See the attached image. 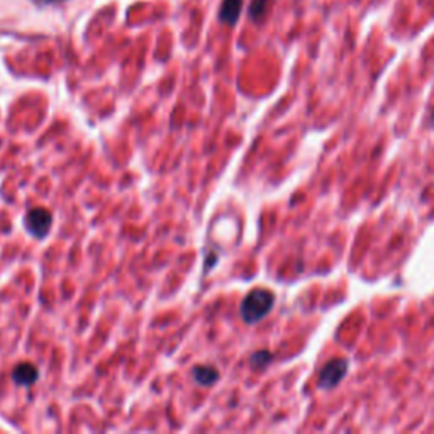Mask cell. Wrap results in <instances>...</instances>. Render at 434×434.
<instances>
[{"instance_id":"1","label":"cell","mask_w":434,"mask_h":434,"mask_svg":"<svg viewBox=\"0 0 434 434\" xmlns=\"http://www.w3.org/2000/svg\"><path fill=\"white\" fill-rule=\"evenodd\" d=\"M275 295L266 289H255L241 302V316L248 324H256L272 311Z\"/></svg>"},{"instance_id":"2","label":"cell","mask_w":434,"mask_h":434,"mask_svg":"<svg viewBox=\"0 0 434 434\" xmlns=\"http://www.w3.org/2000/svg\"><path fill=\"white\" fill-rule=\"evenodd\" d=\"M350 370V362L346 358H333L321 368L317 385L321 390H333L341 384L343 378Z\"/></svg>"},{"instance_id":"3","label":"cell","mask_w":434,"mask_h":434,"mask_svg":"<svg viewBox=\"0 0 434 434\" xmlns=\"http://www.w3.org/2000/svg\"><path fill=\"white\" fill-rule=\"evenodd\" d=\"M51 224H53V217H51V212L46 209L36 207L31 209L24 217V226L25 229L31 233L34 238L42 239L46 234L50 233Z\"/></svg>"},{"instance_id":"4","label":"cell","mask_w":434,"mask_h":434,"mask_svg":"<svg viewBox=\"0 0 434 434\" xmlns=\"http://www.w3.org/2000/svg\"><path fill=\"white\" fill-rule=\"evenodd\" d=\"M38 377H40V370H38L33 363L17 365V367L14 368V372H12V378H14L16 384L25 385V387L33 385L34 382L38 380Z\"/></svg>"},{"instance_id":"5","label":"cell","mask_w":434,"mask_h":434,"mask_svg":"<svg viewBox=\"0 0 434 434\" xmlns=\"http://www.w3.org/2000/svg\"><path fill=\"white\" fill-rule=\"evenodd\" d=\"M243 0H224L222 2L221 12H219V17H221L222 23L226 24H234L238 21L239 12H241Z\"/></svg>"},{"instance_id":"6","label":"cell","mask_w":434,"mask_h":434,"mask_svg":"<svg viewBox=\"0 0 434 434\" xmlns=\"http://www.w3.org/2000/svg\"><path fill=\"white\" fill-rule=\"evenodd\" d=\"M192 375H193V380H195L197 384L204 385V387L214 385L219 380V372L216 370V368H214V367H205V365L193 368Z\"/></svg>"},{"instance_id":"7","label":"cell","mask_w":434,"mask_h":434,"mask_svg":"<svg viewBox=\"0 0 434 434\" xmlns=\"http://www.w3.org/2000/svg\"><path fill=\"white\" fill-rule=\"evenodd\" d=\"M272 362V355H270V351H258L251 356V365L255 368H263L265 365H268Z\"/></svg>"},{"instance_id":"8","label":"cell","mask_w":434,"mask_h":434,"mask_svg":"<svg viewBox=\"0 0 434 434\" xmlns=\"http://www.w3.org/2000/svg\"><path fill=\"white\" fill-rule=\"evenodd\" d=\"M265 2H266V0H256V2L253 4V8H251V16L253 17H260L261 14H263Z\"/></svg>"},{"instance_id":"9","label":"cell","mask_w":434,"mask_h":434,"mask_svg":"<svg viewBox=\"0 0 434 434\" xmlns=\"http://www.w3.org/2000/svg\"><path fill=\"white\" fill-rule=\"evenodd\" d=\"M34 2H36L38 6H51V4H59L64 2V0H34Z\"/></svg>"},{"instance_id":"10","label":"cell","mask_w":434,"mask_h":434,"mask_svg":"<svg viewBox=\"0 0 434 434\" xmlns=\"http://www.w3.org/2000/svg\"><path fill=\"white\" fill-rule=\"evenodd\" d=\"M431 126L434 127V110H433V114H431Z\"/></svg>"}]
</instances>
